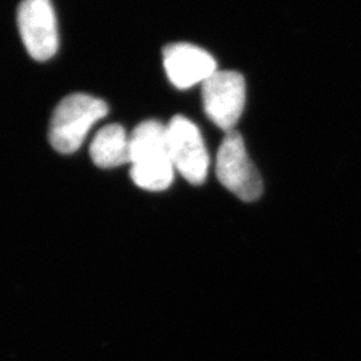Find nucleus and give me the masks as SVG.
Returning <instances> with one entry per match:
<instances>
[{"mask_svg":"<svg viewBox=\"0 0 361 361\" xmlns=\"http://www.w3.org/2000/svg\"><path fill=\"white\" fill-rule=\"evenodd\" d=\"M107 111V104L99 98L80 92L67 95L52 113L49 130L52 147L62 154L75 153Z\"/></svg>","mask_w":361,"mask_h":361,"instance_id":"f257e3e1","label":"nucleus"},{"mask_svg":"<svg viewBox=\"0 0 361 361\" xmlns=\"http://www.w3.org/2000/svg\"><path fill=\"white\" fill-rule=\"evenodd\" d=\"M216 173L219 182L245 202H253L262 194L259 173L247 155L243 135L234 130L221 142Z\"/></svg>","mask_w":361,"mask_h":361,"instance_id":"f03ea898","label":"nucleus"},{"mask_svg":"<svg viewBox=\"0 0 361 361\" xmlns=\"http://www.w3.org/2000/svg\"><path fill=\"white\" fill-rule=\"evenodd\" d=\"M169 157L180 176L201 185L207 177L210 158L200 129L185 116H174L168 125Z\"/></svg>","mask_w":361,"mask_h":361,"instance_id":"7ed1b4c3","label":"nucleus"},{"mask_svg":"<svg viewBox=\"0 0 361 361\" xmlns=\"http://www.w3.org/2000/svg\"><path fill=\"white\" fill-rule=\"evenodd\" d=\"M246 85L237 71H219L202 83V104L209 119L221 130L229 133L243 116Z\"/></svg>","mask_w":361,"mask_h":361,"instance_id":"20e7f679","label":"nucleus"},{"mask_svg":"<svg viewBox=\"0 0 361 361\" xmlns=\"http://www.w3.org/2000/svg\"><path fill=\"white\" fill-rule=\"evenodd\" d=\"M16 20L20 38L31 58L44 62L56 54L59 35L51 0H22Z\"/></svg>","mask_w":361,"mask_h":361,"instance_id":"39448f33","label":"nucleus"},{"mask_svg":"<svg viewBox=\"0 0 361 361\" xmlns=\"http://www.w3.org/2000/svg\"><path fill=\"white\" fill-rule=\"evenodd\" d=\"M164 66L169 80L177 89H190L204 83L217 71L214 58L201 47L189 43H173L164 49Z\"/></svg>","mask_w":361,"mask_h":361,"instance_id":"423d86ee","label":"nucleus"},{"mask_svg":"<svg viewBox=\"0 0 361 361\" xmlns=\"http://www.w3.org/2000/svg\"><path fill=\"white\" fill-rule=\"evenodd\" d=\"M130 164L158 161L169 157L168 126L158 121H145L129 135Z\"/></svg>","mask_w":361,"mask_h":361,"instance_id":"0eeeda50","label":"nucleus"},{"mask_svg":"<svg viewBox=\"0 0 361 361\" xmlns=\"http://www.w3.org/2000/svg\"><path fill=\"white\" fill-rule=\"evenodd\" d=\"M90 157L98 168L111 169L130 164L129 135L121 125H107L94 137Z\"/></svg>","mask_w":361,"mask_h":361,"instance_id":"6e6552de","label":"nucleus"},{"mask_svg":"<svg viewBox=\"0 0 361 361\" xmlns=\"http://www.w3.org/2000/svg\"><path fill=\"white\" fill-rule=\"evenodd\" d=\"M174 166L170 158H164L150 162L133 164L130 176L133 182L149 192L166 190L174 180Z\"/></svg>","mask_w":361,"mask_h":361,"instance_id":"1a4fd4ad","label":"nucleus"}]
</instances>
